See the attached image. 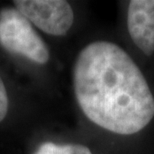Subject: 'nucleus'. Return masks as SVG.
I'll use <instances>...</instances> for the list:
<instances>
[{
  "label": "nucleus",
  "instance_id": "39448f33",
  "mask_svg": "<svg viewBox=\"0 0 154 154\" xmlns=\"http://www.w3.org/2000/svg\"><path fill=\"white\" fill-rule=\"evenodd\" d=\"M94 135L58 132L52 121L34 129L25 138L16 154H101Z\"/></svg>",
  "mask_w": 154,
  "mask_h": 154
},
{
  "label": "nucleus",
  "instance_id": "f257e3e1",
  "mask_svg": "<svg viewBox=\"0 0 154 154\" xmlns=\"http://www.w3.org/2000/svg\"><path fill=\"white\" fill-rule=\"evenodd\" d=\"M72 103L83 128L94 136H132L154 119V93L122 46L102 36L85 39L69 63Z\"/></svg>",
  "mask_w": 154,
  "mask_h": 154
},
{
  "label": "nucleus",
  "instance_id": "20e7f679",
  "mask_svg": "<svg viewBox=\"0 0 154 154\" xmlns=\"http://www.w3.org/2000/svg\"><path fill=\"white\" fill-rule=\"evenodd\" d=\"M12 6L35 27L53 47L68 39L78 28L81 17L75 2L67 0H13Z\"/></svg>",
  "mask_w": 154,
  "mask_h": 154
},
{
  "label": "nucleus",
  "instance_id": "7ed1b4c3",
  "mask_svg": "<svg viewBox=\"0 0 154 154\" xmlns=\"http://www.w3.org/2000/svg\"><path fill=\"white\" fill-rule=\"evenodd\" d=\"M49 121L50 103L0 58V154H16L25 138Z\"/></svg>",
  "mask_w": 154,
  "mask_h": 154
},
{
  "label": "nucleus",
  "instance_id": "f03ea898",
  "mask_svg": "<svg viewBox=\"0 0 154 154\" xmlns=\"http://www.w3.org/2000/svg\"><path fill=\"white\" fill-rule=\"evenodd\" d=\"M0 58L51 103L56 95L59 71L54 48L10 2L0 4Z\"/></svg>",
  "mask_w": 154,
  "mask_h": 154
},
{
  "label": "nucleus",
  "instance_id": "423d86ee",
  "mask_svg": "<svg viewBox=\"0 0 154 154\" xmlns=\"http://www.w3.org/2000/svg\"><path fill=\"white\" fill-rule=\"evenodd\" d=\"M126 22L129 37L143 54H154V0L128 2Z\"/></svg>",
  "mask_w": 154,
  "mask_h": 154
}]
</instances>
